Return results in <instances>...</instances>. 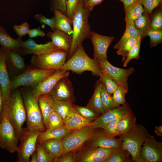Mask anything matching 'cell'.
Returning a JSON list of instances; mask_svg holds the SVG:
<instances>
[{"instance_id":"52a82bcc","label":"cell","mask_w":162,"mask_h":162,"mask_svg":"<svg viewBox=\"0 0 162 162\" xmlns=\"http://www.w3.org/2000/svg\"><path fill=\"white\" fill-rule=\"evenodd\" d=\"M68 52L60 50L40 56L33 55L30 63L33 67L41 69H62Z\"/></svg>"},{"instance_id":"1f68e13d","label":"cell","mask_w":162,"mask_h":162,"mask_svg":"<svg viewBox=\"0 0 162 162\" xmlns=\"http://www.w3.org/2000/svg\"><path fill=\"white\" fill-rule=\"evenodd\" d=\"M125 29L122 37L114 46V49L118 50L121 48L130 38H137L142 40L138 32L135 28L134 22L126 23Z\"/></svg>"},{"instance_id":"7c38bea8","label":"cell","mask_w":162,"mask_h":162,"mask_svg":"<svg viewBox=\"0 0 162 162\" xmlns=\"http://www.w3.org/2000/svg\"><path fill=\"white\" fill-rule=\"evenodd\" d=\"M140 156L143 162H161L162 143L150 135L145 140L140 150Z\"/></svg>"},{"instance_id":"ac0fdd59","label":"cell","mask_w":162,"mask_h":162,"mask_svg":"<svg viewBox=\"0 0 162 162\" xmlns=\"http://www.w3.org/2000/svg\"><path fill=\"white\" fill-rule=\"evenodd\" d=\"M74 92L72 83L68 76L59 80L49 94L55 101H73Z\"/></svg>"},{"instance_id":"3957f363","label":"cell","mask_w":162,"mask_h":162,"mask_svg":"<svg viewBox=\"0 0 162 162\" xmlns=\"http://www.w3.org/2000/svg\"><path fill=\"white\" fill-rule=\"evenodd\" d=\"M62 69L78 74L88 71L99 77L101 71L97 62L86 54L82 43L78 46L73 55L65 62Z\"/></svg>"},{"instance_id":"680465c9","label":"cell","mask_w":162,"mask_h":162,"mask_svg":"<svg viewBox=\"0 0 162 162\" xmlns=\"http://www.w3.org/2000/svg\"><path fill=\"white\" fill-rule=\"evenodd\" d=\"M3 102L2 89L0 85V116L2 111Z\"/></svg>"},{"instance_id":"ffe728a7","label":"cell","mask_w":162,"mask_h":162,"mask_svg":"<svg viewBox=\"0 0 162 162\" xmlns=\"http://www.w3.org/2000/svg\"><path fill=\"white\" fill-rule=\"evenodd\" d=\"M5 50L9 74L13 78L22 73L28 67L25 64L24 58L19 53L11 50Z\"/></svg>"},{"instance_id":"f546056e","label":"cell","mask_w":162,"mask_h":162,"mask_svg":"<svg viewBox=\"0 0 162 162\" xmlns=\"http://www.w3.org/2000/svg\"><path fill=\"white\" fill-rule=\"evenodd\" d=\"M41 143L47 152L54 158L64 154L62 139H50Z\"/></svg>"},{"instance_id":"d4e9b609","label":"cell","mask_w":162,"mask_h":162,"mask_svg":"<svg viewBox=\"0 0 162 162\" xmlns=\"http://www.w3.org/2000/svg\"><path fill=\"white\" fill-rule=\"evenodd\" d=\"M53 12L55 23V29L72 35L73 28L71 19L59 10H54Z\"/></svg>"},{"instance_id":"ab89813d","label":"cell","mask_w":162,"mask_h":162,"mask_svg":"<svg viewBox=\"0 0 162 162\" xmlns=\"http://www.w3.org/2000/svg\"><path fill=\"white\" fill-rule=\"evenodd\" d=\"M128 90L127 89L118 86L114 90L112 98L116 106H118L126 103L125 96Z\"/></svg>"},{"instance_id":"f5cc1de1","label":"cell","mask_w":162,"mask_h":162,"mask_svg":"<svg viewBox=\"0 0 162 162\" xmlns=\"http://www.w3.org/2000/svg\"><path fill=\"white\" fill-rule=\"evenodd\" d=\"M79 1L80 0H66V15L71 19Z\"/></svg>"},{"instance_id":"603a6c76","label":"cell","mask_w":162,"mask_h":162,"mask_svg":"<svg viewBox=\"0 0 162 162\" xmlns=\"http://www.w3.org/2000/svg\"><path fill=\"white\" fill-rule=\"evenodd\" d=\"M91 122L79 115L74 107L64 122V125L70 130H80L89 126Z\"/></svg>"},{"instance_id":"9a60e30c","label":"cell","mask_w":162,"mask_h":162,"mask_svg":"<svg viewBox=\"0 0 162 162\" xmlns=\"http://www.w3.org/2000/svg\"><path fill=\"white\" fill-rule=\"evenodd\" d=\"M90 38L94 47V58L97 62L107 59V51L114 40V37L103 35L92 32Z\"/></svg>"},{"instance_id":"f907efd6","label":"cell","mask_w":162,"mask_h":162,"mask_svg":"<svg viewBox=\"0 0 162 162\" xmlns=\"http://www.w3.org/2000/svg\"><path fill=\"white\" fill-rule=\"evenodd\" d=\"M35 19L41 24L49 26L52 30L55 29V20L54 17L51 18L46 17L44 15L39 14L34 16Z\"/></svg>"},{"instance_id":"c3c4849f","label":"cell","mask_w":162,"mask_h":162,"mask_svg":"<svg viewBox=\"0 0 162 162\" xmlns=\"http://www.w3.org/2000/svg\"><path fill=\"white\" fill-rule=\"evenodd\" d=\"M13 29L18 37L21 38L28 34L30 30V26L28 23L25 22L20 25H15L13 26Z\"/></svg>"},{"instance_id":"5b68a950","label":"cell","mask_w":162,"mask_h":162,"mask_svg":"<svg viewBox=\"0 0 162 162\" xmlns=\"http://www.w3.org/2000/svg\"><path fill=\"white\" fill-rule=\"evenodd\" d=\"M31 90L21 91L25 107L27 128L42 132L46 130L43 117L38 105V98L32 93Z\"/></svg>"},{"instance_id":"4fadbf2b","label":"cell","mask_w":162,"mask_h":162,"mask_svg":"<svg viewBox=\"0 0 162 162\" xmlns=\"http://www.w3.org/2000/svg\"><path fill=\"white\" fill-rule=\"evenodd\" d=\"M62 50L56 46L50 41L44 44H38L32 38L22 40L18 52L21 55L33 54L40 56Z\"/></svg>"},{"instance_id":"11a10c76","label":"cell","mask_w":162,"mask_h":162,"mask_svg":"<svg viewBox=\"0 0 162 162\" xmlns=\"http://www.w3.org/2000/svg\"><path fill=\"white\" fill-rule=\"evenodd\" d=\"M28 34L30 38H32L37 37H43L45 35V34L42 30L40 27L30 29Z\"/></svg>"},{"instance_id":"d6a6232c","label":"cell","mask_w":162,"mask_h":162,"mask_svg":"<svg viewBox=\"0 0 162 162\" xmlns=\"http://www.w3.org/2000/svg\"><path fill=\"white\" fill-rule=\"evenodd\" d=\"M72 102L70 100L54 101L53 110L61 117L64 123L74 108Z\"/></svg>"},{"instance_id":"44dd1931","label":"cell","mask_w":162,"mask_h":162,"mask_svg":"<svg viewBox=\"0 0 162 162\" xmlns=\"http://www.w3.org/2000/svg\"><path fill=\"white\" fill-rule=\"evenodd\" d=\"M11 83L6 62L5 50L2 47L0 48V85L3 101L8 98L12 91Z\"/></svg>"},{"instance_id":"83f0119b","label":"cell","mask_w":162,"mask_h":162,"mask_svg":"<svg viewBox=\"0 0 162 162\" xmlns=\"http://www.w3.org/2000/svg\"><path fill=\"white\" fill-rule=\"evenodd\" d=\"M136 118L131 110L122 115L116 127L117 136L126 133L136 125Z\"/></svg>"},{"instance_id":"cb8c5ba5","label":"cell","mask_w":162,"mask_h":162,"mask_svg":"<svg viewBox=\"0 0 162 162\" xmlns=\"http://www.w3.org/2000/svg\"><path fill=\"white\" fill-rule=\"evenodd\" d=\"M22 40L19 37L14 39L2 26H0V44L5 50L19 52Z\"/></svg>"},{"instance_id":"bcb514c9","label":"cell","mask_w":162,"mask_h":162,"mask_svg":"<svg viewBox=\"0 0 162 162\" xmlns=\"http://www.w3.org/2000/svg\"><path fill=\"white\" fill-rule=\"evenodd\" d=\"M151 29L155 30H162V12L161 10L157 12L151 20Z\"/></svg>"},{"instance_id":"4dcf8cb0","label":"cell","mask_w":162,"mask_h":162,"mask_svg":"<svg viewBox=\"0 0 162 162\" xmlns=\"http://www.w3.org/2000/svg\"><path fill=\"white\" fill-rule=\"evenodd\" d=\"M149 14L144 9L142 15L134 22V27L140 35L142 39L147 36V32L151 28V20Z\"/></svg>"},{"instance_id":"f35d334b","label":"cell","mask_w":162,"mask_h":162,"mask_svg":"<svg viewBox=\"0 0 162 162\" xmlns=\"http://www.w3.org/2000/svg\"><path fill=\"white\" fill-rule=\"evenodd\" d=\"M141 39H140L128 52L125 59L124 61L123 67H126L132 59H140V52L141 44Z\"/></svg>"},{"instance_id":"7a4b0ae2","label":"cell","mask_w":162,"mask_h":162,"mask_svg":"<svg viewBox=\"0 0 162 162\" xmlns=\"http://www.w3.org/2000/svg\"><path fill=\"white\" fill-rule=\"evenodd\" d=\"M2 109L13 125L16 135L20 139L26 119V115L22 94L17 88L12 91L6 100L3 101Z\"/></svg>"},{"instance_id":"91938a15","label":"cell","mask_w":162,"mask_h":162,"mask_svg":"<svg viewBox=\"0 0 162 162\" xmlns=\"http://www.w3.org/2000/svg\"><path fill=\"white\" fill-rule=\"evenodd\" d=\"M31 156L32 158L30 160V162H38L37 156L35 151L32 153Z\"/></svg>"},{"instance_id":"b9f144b4","label":"cell","mask_w":162,"mask_h":162,"mask_svg":"<svg viewBox=\"0 0 162 162\" xmlns=\"http://www.w3.org/2000/svg\"><path fill=\"white\" fill-rule=\"evenodd\" d=\"M140 39H141L135 38H131L121 48L118 50L116 53L118 55L122 56V62L125 59L129 50Z\"/></svg>"},{"instance_id":"8d00e7d4","label":"cell","mask_w":162,"mask_h":162,"mask_svg":"<svg viewBox=\"0 0 162 162\" xmlns=\"http://www.w3.org/2000/svg\"><path fill=\"white\" fill-rule=\"evenodd\" d=\"M35 151L38 162H53L54 157L47 152L41 143L37 142Z\"/></svg>"},{"instance_id":"5bb4252c","label":"cell","mask_w":162,"mask_h":162,"mask_svg":"<svg viewBox=\"0 0 162 162\" xmlns=\"http://www.w3.org/2000/svg\"><path fill=\"white\" fill-rule=\"evenodd\" d=\"M120 148H105L91 147L76 157V160L80 162H104L112 154Z\"/></svg>"},{"instance_id":"484cf974","label":"cell","mask_w":162,"mask_h":162,"mask_svg":"<svg viewBox=\"0 0 162 162\" xmlns=\"http://www.w3.org/2000/svg\"><path fill=\"white\" fill-rule=\"evenodd\" d=\"M38 100L44 124L46 129L47 127L48 117L53 110V105L55 100L49 94L39 96L38 97Z\"/></svg>"},{"instance_id":"f6af8a7d","label":"cell","mask_w":162,"mask_h":162,"mask_svg":"<svg viewBox=\"0 0 162 162\" xmlns=\"http://www.w3.org/2000/svg\"><path fill=\"white\" fill-rule=\"evenodd\" d=\"M122 116L111 121L105 127L104 129L110 136L114 137L117 136L116 127Z\"/></svg>"},{"instance_id":"6f0895ef","label":"cell","mask_w":162,"mask_h":162,"mask_svg":"<svg viewBox=\"0 0 162 162\" xmlns=\"http://www.w3.org/2000/svg\"><path fill=\"white\" fill-rule=\"evenodd\" d=\"M155 133L157 135L161 136H162V126L156 127Z\"/></svg>"},{"instance_id":"d6986e66","label":"cell","mask_w":162,"mask_h":162,"mask_svg":"<svg viewBox=\"0 0 162 162\" xmlns=\"http://www.w3.org/2000/svg\"><path fill=\"white\" fill-rule=\"evenodd\" d=\"M103 130L98 131L96 130L89 140L91 147L109 148H122V142L119 138H116L112 136Z\"/></svg>"},{"instance_id":"277c9868","label":"cell","mask_w":162,"mask_h":162,"mask_svg":"<svg viewBox=\"0 0 162 162\" xmlns=\"http://www.w3.org/2000/svg\"><path fill=\"white\" fill-rule=\"evenodd\" d=\"M150 135L145 127L136 124L127 133L119 135L122 142V149L129 152L132 160L143 162L140 156V150L145 140Z\"/></svg>"},{"instance_id":"9f6ffc18","label":"cell","mask_w":162,"mask_h":162,"mask_svg":"<svg viewBox=\"0 0 162 162\" xmlns=\"http://www.w3.org/2000/svg\"><path fill=\"white\" fill-rule=\"evenodd\" d=\"M123 4L124 9L133 5L141 0H120Z\"/></svg>"},{"instance_id":"7dc6e473","label":"cell","mask_w":162,"mask_h":162,"mask_svg":"<svg viewBox=\"0 0 162 162\" xmlns=\"http://www.w3.org/2000/svg\"><path fill=\"white\" fill-rule=\"evenodd\" d=\"M162 0H141L144 9L151 14L153 10L160 3Z\"/></svg>"},{"instance_id":"4316f807","label":"cell","mask_w":162,"mask_h":162,"mask_svg":"<svg viewBox=\"0 0 162 162\" xmlns=\"http://www.w3.org/2000/svg\"><path fill=\"white\" fill-rule=\"evenodd\" d=\"M102 83V82L100 79L96 82L94 86V90L93 94L86 106L101 115L105 111L101 97L100 89Z\"/></svg>"},{"instance_id":"60d3db41","label":"cell","mask_w":162,"mask_h":162,"mask_svg":"<svg viewBox=\"0 0 162 162\" xmlns=\"http://www.w3.org/2000/svg\"><path fill=\"white\" fill-rule=\"evenodd\" d=\"M99 77L108 92L111 95L112 94L118 86L115 82L106 73L102 70Z\"/></svg>"},{"instance_id":"2e32d148","label":"cell","mask_w":162,"mask_h":162,"mask_svg":"<svg viewBox=\"0 0 162 162\" xmlns=\"http://www.w3.org/2000/svg\"><path fill=\"white\" fill-rule=\"evenodd\" d=\"M69 72L63 69L56 70L52 75L32 88L31 92L35 97L50 93L58 81L62 78L68 76Z\"/></svg>"},{"instance_id":"e575fe53","label":"cell","mask_w":162,"mask_h":162,"mask_svg":"<svg viewBox=\"0 0 162 162\" xmlns=\"http://www.w3.org/2000/svg\"><path fill=\"white\" fill-rule=\"evenodd\" d=\"M100 94L102 103L105 111L117 106L114 103L112 96L108 92L102 82L100 89Z\"/></svg>"},{"instance_id":"ba28073f","label":"cell","mask_w":162,"mask_h":162,"mask_svg":"<svg viewBox=\"0 0 162 162\" xmlns=\"http://www.w3.org/2000/svg\"><path fill=\"white\" fill-rule=\"evenodd\" d=\"M18 138L15 129L2 109L0 116V146L11 153L17 152Z\"/></svg>"},{"instance_id":"8992f818","label":"cell","mask_w":162,"mask_h":162,"mask_svg":"<svg viewBox=\"0 0 162 162\" xmlns=\"http://www.w3.org/2000/svg\"><path fill=\"white\" fill-rule=\"evenodd\" d=\"M56 71L53 69H41L28 67L22 73L11 80V90L12 91L22 86L33 88Z\"/></svg>"},{"instance_id":"f1b7e54d","label":"cell","mask_w":162,"mask_h":162,"mask_svg":"<svg viewBox=\"0 0 162 162\" xmlns=\"http://www.w3.org/2000/svg\"><path fill=\"white\" fill-rule=\"evenodd\" d=\"M72 130L68 129L64 126L52 129H47L44 132L40 133L38 138L37 142L42 143L50 139H62L71 133Z\"/></svg>"},{"instance_id":"8fae6325","label":"cell","mask_w":162,"mask_h":162,"mask_svg":"<svg viewBox=\"0 0 162 162\" xmlns=\"http://www.w3.org/2000/svg\"><path fill=\"white\" fill-rule=\"evenodd\" d=\"M97 62L101 70L112 78L118 86L128 89V79L134 72V68L130 67L128 69L117 68L112 65L107 59Z\"/></svg>"},{"instance_id":"d590c367","label":"cell","mask_w":162,"mask_h":162,"mask_svg":"<svg viewBox=\"0 0 162 162\" xmlns=\"http://www.w3.org/2000/svg\"><path fill=\"white\" fill-rule=\"evenodd\" d=\"M64 126V122L62 118L53 110L49 116L47 127L46 129H56Z\"/></svg>"},{"instance_id":"74e56055","label":"cell","mask_w":162,"mask_h":162,"mask_svg":"<svg viewBox=\"0 0 162 162\" xmlns=\"http://www.w3.org/2000/svg\"><path fill=\"white\" fill-rule=\"evenodd\" d=\"M73 105L77 113L87 119L91 121L98 117L99 113L87 107H82L75 105Z\"/></svg>"},{"instance_id":"7bdbcfd3","label":"cell","mask_w":162,"mask_h":162,"mask_svg":"<svg viewBox=\"0 0 162 162\" xmlns=\"http://www.w3.org/2000/svg\"><path fill=\"white\" fill-rule=\"evenodd\" d=\"M128 152L127 151L123 150L122 148L112 154L104 162H128Z\"/></svg>"},{"instance_id":"681fc988","label":"cell","mask_w":162,"mask_h":162,"mask_svg":"<svg viewBox=\"0 0 162 162\" xmlns=\"http://www.w3.org/2000/svg\"><path fill=\"white\" fill-rule=\"evenodd\" d=\"M51 9L57 10L66 15V0H51Z\"/></svg>"},{"instance_id":"6da1fadb","label":"cell","mask_w":162,"mask_h":162,"mask_svg":"<svg viewBox=\"0 0 162 162\" xmlns=\"http://www.w3.org/2000/svg\"><path fill=\"white\" fill-rule=\"evenodd\" d=\"M90 12L84 7L82 0H80L71 18L73 28L71 48L68 60L73 55L78 46L86 39L90 38L92 32L88 22Z\"/></svg>"},{"instance_id":"db71d44e","label":"cell","mask_w":162,"mask_h":162,"mask_svg":"<svg viewBox=\"0 0 162 162\" xmlns=\"http://www.w3.org/2000/svg\"><path fill=\"white\" fill-rule=\"evenodd\" d=\"M103 0H82L85 7L90 12L95 6L100 4Z\"/></svg>"},{"instance_id":"30bf717a","label":"cell","mask_w":162,"mask_h":162,"mask_svg":"<svg viewBox=\"0 0 162 162\" xmlns=\"http://www.w3.org/2000/svg\"><path fill=\"white\" fill-rule=\"evenodd\" d=\"M97 129L90 127L76 130L62 139L64 154L80 148L92 137Z\"/></svg>"},{"instance_id":"9c48e42d","label":"cell","mask_w":162,"mask_h":162,"mask_svg":"<svg viewBox=\"0 0 162 162\" xmlns=\"http://www.w3.org/2000/svg\"><path fill=\"white\" fill-rule=\"evenodd\" d=\"M38 131L23 128L20 136V144L17 152L18 162H29L30 158L35 151L38 138L40 133Z\"/></svg>"},{"instance_id":"7402d4cb","label":"cell","mask_w":162,"mask_h":162,"mask_svg":"<svg viewBox=\"0 0 162 162\" xmlns=\"http://www.w3.org/2000/svg\"><path fill=\"white\" fill-rule=\"evenodd\" d=\"M46 36L50 38L52 43L61 50L69 52L72 44V35L57 29L47 33Z\"/></svg>"},{"instance_id":"e0dca14e","label":"cell","mask_w":162,"mask_h":162,"mask_svg":"<svg viewBox=\"0 0 162 162\" xmlns=\"http://www.w3.org/2000/svg\"><path fill=\"white\" fill-rule=\"evenodd\" d=\"M131 110L129 105L125 103L122 106H119L106 111L101 116L91 122L89 127L95 129H104L110 121Z\"/></svg>"},{"instance_id":"ee69618b","label":"cell","mask_w":162,"mask_h":162,"mask_svg":"<svg viewBox=\"0 0 162 162\" xmlns=\"http://www.w3.org/2000/svg\"><path fill=\"white\" fill-rule=\"evenodd\" d=\"M150 38L149 44L151 47H154L162 41V30L150 29L147 33Z\"/></svg>"},{"instance_id":"836d02e7","label":"cell","mask_w":162,"mask_h":162,"mask_svg":"<svg viewBox=\"0 0 162 162\" xmlns=\"http://www.w3.org/2000/svg\"><path fill=\"white\" fill-rule=\"evenodd\" d=\"M140 1L124 9L126 23L134 22L143 14L144 9Z\"/></svg>"},{"instance_id":"816d5d0a","label":"cell","mask_w":162,"mask_h":162,"mask_svg":"<svg viewBox=\"0 0 162 162\" xmlns=\"http://www.w3.org/2000/svg\"><path fill=\"white\" fill-rule=\"evenodd\" d=\"M76 157L73 152H68L61 156L55 158L53 160L54 162H74L76 161Z\"/></svg>"}]
</instances>
